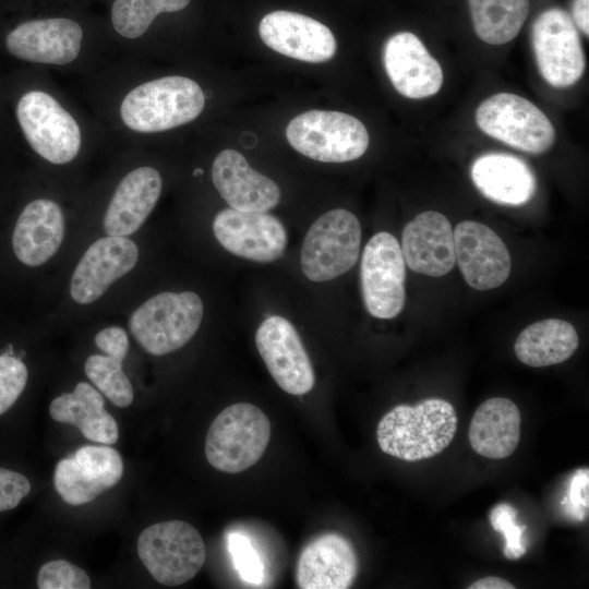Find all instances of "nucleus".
<instances>
[{
    "instance_id": "obj_1",
    "label": "nucleus",
    "mask_w": 589,
    "mask_h": 589,
    "mask_svg": "<svg viewBox=\"0 0 589 589\" xmlns=\"http://www.w3.org/2000/svg\"><path fill=\"white\" fill-rule=\"evenodd\" d=\"M452 404L429 398L416 406L398 405L380 420L376 440L387 455L405 461H419L441 454L457 430Z\"/></svg>"
},
{
    "instance_id": "obj_2",
    "label": "nucleus",
    "mask_w": 589,
    "mask_h": 589,
    "mask_svg": "<svg viewBox=\"0 0 589 589\" xmlns=\"http://www.w3.org/2000/svg\"><path fill=\"white\" fill-rule=\"evenodd\" d=\"M205 95L200 85L171 75L144 83L123 99L120 115L137 132H160L188 123L202 112Z\"/></svg>"
},
{
    "instance_id": "obj_3",
    "label": "nucleus",
    "mask_w": 589,
    "mask_h": 589,
    "mask_svg": "<svg viewBox=\"0 0 589 589\" xmlns=\"http://www.w3.org/2000/svg\"><path fill=\"white\" fill-rule=\"evenodd\" d=\"M271 438V422L256 406L237 402L219 412L205 438L211 466L226 473H239L255 465Z\"/></svg>"
},
{
    "instance_id": "obj_4",
    "label": "nucleus",
    "mask_w": 589,
    "mask_h": 589,
    "mask_svg": "<svg viewBox=\"0 0 589 589\" xmlns=\"http://www.w3.org/2000/svg\"><path fill=\"white\" fill-rule=\"evenodd\" d=\"M203 312V302L195 292H163L133 312L129 327L144 350L164 356L190 341L201 325Z\"/></svg>"
},
{
    "instance_id": "obj_5",
    "label": "nucleus",
    "mask_w": 589,
    "mask_h": 589,
    "mask_svg": "<svg viewBox=\"0 0 589 589\" xmlns=\"http://www.w3.org/2000/svg\"><path fill=\"white\" fill-rule=\"evenodd\" d=\"M136 548L140 560L153 578L166 586L189 581L206 560V546L200 532L182 520L147 527L139 536Z\"/></svg>"
},
{
    "instance_id": "obj_6",
    "label": "nucleus",
    "mask_w": 589,
    "mask_h": 589,
    "mask_svg": "<svg viewBox=\"0 0 589 589\" xmlns=\"http://www.w3.org/2000/svg\"><path fill=\"white\" fill-rule=\"evenodd\" d=\"M289 144L322 163H346L361 157L369 146L364 124L339 111L310 110L294 117L286 129Z\"/></svg>"
},
{
    "instance_id": "obj_7",
    "label": "nucleus",
    "mask_w": 589,
    "mask_h": 589,
    "mask_svg": "<svg viewBox=\"0 0 589 589\" xmlns=\"http://www.w3.org/2000/svg\"><path fill=\"white\" fill-rule=\"evenodd\" d=\"M361 225L351 212L335 208L320 216L309 228L301 249V268L312 281L332 280L358 261Z\"/></svg>"
},
{
    "instance_id": "obj_8",
    "label": "nucleus",
    "mask_w": 589,
    "mask_h": 589,
    "mask_svg": "<svg viewBox=\"0 0 589 589\" xmlns=\"http://www.w3.org/2000/svg\"><path fill=\"white\" fill-rule=\"evenodd\" d=\"M476 120L482 132L522 152L541 154L555 141V130L542 110L515 94L498 93L485 99Z\"/></svg>"
},
{
    "instance_id": "obj_9",
    "label": "nucleus",
    "mask_w": 589,
    "mask_h": 589,
    "mask_svg": "<svg viewBox=\"0 0 589 589\" xmlns=\"http://www.w3.org/2000/svg\"><path fill=\"white\" fill-rule=\"evenodd\" d=\"M16 117L31 147L52 164L73 160L81 147L74 118L49 94L31 91L16 107Z\"/></svg>"
},
{
    "instance_id": "obj_10",
    "label": "nucleus",
    "mask_w": 589,
    "mask_h": 589,
    "mask_svg": "<svg viewBox=\"0 0 589 589\" xmlns=\"http://www.w3.org/2000/svg\"><path fill=\"white\" fill-rule=\"evenodd\" d=\"M360 279L363 302L372 316L388 320L401 312L406 300V263L392 233L377 232L368 241Z\"/></svg>"
},
{
    "instance_id": "obj_11",
    "label": "nucleus",
    "mask_w": 589,
    "mask_h": 589,
    "mask_svg": "<svg viewBox=\"0 0 589 589\" xmlns=\"http://www.w3.org/2000/svg\"><path fill=\"white\" fill-rule=\"evenodd\" d=\"M532 46L542 77L554 87L575 84L585 71V55L574 21L563 10L542 12L532 25Z\"/></svg>"
},
{
    "instance_id": "obj_12",
    "label": "nucleus",
    "mask_w": 589,
    "mask_h": 589,
    "mask_svg": "<svg viewBox=\"0 0 589 589\" xmlns=\"http://www.w3.org/2000/svg\"><path fill=\"white\" fill-rule=\"evenodd\" d=\"M255 344L269 374L288 394L312 390L315 374L312 362L294 326L285 317L273 315L259 326Z\"/></svg>"
},
{
    "instance_id": "obj_13",
    "label": "nucleus",
    "mask_w": 589,
    "mask_h": 589,
    "mask_svg": "<svg viewBox=\"0 0 589 589\" xmlns=\"http://www.w3.org/2000/svg\"><path fill=\"white\" fill-rule=\"evenodd\" d=\"M213 230L227 251L249 261L273 262L286 251V229L275 216L266 212L225 208L215 216Z\"/></svg>"
},
{
    "instance_id": "obj_14",
    "label": "nucleus",
    "mask_w": 589,
    "mask_h": 589,
    "mask_svg": "<svg viewBox=\"0 0 589 589\" xmlns=\"http://www.w3.org/2000/svg\"><path fill=\"white\" fill-rule=\"evenodd\" d=\"M122 473L123 461L115 448L86 445L57 464L53 484L67 504L80 506L115 486Z\"/></svg>"
},
{
    "instance_id": "obj_15",
    "label": "nucleus",
    "mask_w": 589,
    "mask_h": 589,
    "mask_svg": "<svg viewBox=\"0 0 589 589\" xmlns=\"http://www.w3.org/2000/svg\"><path fill=\"white\" fill-rule=\"evenodd\" d=\"M455 259L466 283L477 290L503 285L512 269L509 252L486 225L464 220L454 230Z\"/></svg>"
},
{
    "instance_id": "obj_16",
    "label": "nucleus",
    "mask_w": 589,
    "mask_h": 589,
    "mask_svg": "<svg viewBox=\"0 0 589 589\" xmlns=\"http://www.w3.org/2000/svg\"><path fill=\"white\" fill-rule=\"evenodd\" d=\"M259 34L273 50L301 61L330 60L337 49L335 36L323 23L290 11H274L260 22Z\"/></svg>"
},
{
    "instance_id": "obj_17",
    "label": "nucleus",
    "mask_w": 589,
    "mask_h": 589,
    "mask_svg": "<svg viewBox=\"0 0 589 589\" xmlns=\"http://www.w3.org/2000/svg\"><path fill=\"white\" fill-rule=\"evenodd\" d=\"M139 250L127 237L107 236L86 250L70 284L72 299L80 304L96 301L109 286L137 263Z\"/></svg>"
},
{
    "instance_id": "obj_18",
    "label": "nucleus",
    "mask_w": 589,
    "mask_h": 589,
    "mask_svg": "<svg viewBox=\"0 0 589 589\" xmlns=\"http://www.w3.org/2000/svg\"><path fill=\"white\" fill-rule=\"evenodd\" d=\"M383 62L393 86L408 98L432 96L443 84L441 65L412 33L390 36L384 45Z\"/></svg>"
},
{
    "instance_id": "obj_19",
    "label": "nucleus",
    "mask_w": 589,
    "mask_h": 589,
    "mask_svg": "<svg viewBox=\"0 0 589 589\" xmlns=\"http://www.w3.org/2000/svg\"><path fill=\"white\" fill-rule=\"evenodd\" d=\"M400 249L406 265L425 276H444L456 262L452 225L434 211L423 212L406 225Z\"/></svg>"
},
{
    "instance_id": "obj_20",
    "label": "nucleus",
    "mask_w": 589,
    "mask_h": 589,
    "mask_svg": "<svg viewBox=\"0 0 589 589\" xmlns=\"http://www.w3.org/2000/svg\"><path fill=\"white\" fill-rule=\"evenodd\" d=\"M83 31L70 19L27 21L11 31L5 45L15 57L31 62L67 64L81 49Z\"/></svg>"
},
{
    "instance_id": "obj_21",
    "label": "nucleus",
    "mask_w": 589,
    "mask_h": 589,
    "mask_svg": "<svg viewBox=\"0 0 589 589\" xmlns=\"http://www.w3.org/2000/svg\"><path fill=\"white\" fill-rule=\"evenodd\" d=\"M212 179L220 196L238 211L267 212L280 201L279 187L250 167L235 149H225L216 156Z\"/></svg>"
},
{
    "instance_id": "obj_22",
    "label": "nucleus",
    "mask_w": 589,
    "mask_h": 589,
    "mask_svg": "<svg viewBox=\"0 0 589 589\" xmlns=\"http://www.w3.org/2000/svg\"><path fill=\"white\" fill-rule=\"evenodd\" d=\"M357 573L358 557L350 541L337 533H325L302 550L296 578L302 589H346Z\"/></svg>"
},
{
    "instance_id": "obj_23",
    "label": "nucleus",
    "mask_w": 589,
    "mask_h": 589,
    "mask_svg": "<svg viewBox=\"0 0 589 589\" xmlns=\"http://www.w3.org/2000/svg\"><path fill=\"white\" fill-rule=\"evenodd\" d=\"M64 236L60 206L46 199L27 204L19 216L12 235L16 257L27 266L46 263L59 249Z\"/></svg>"
},
{
    "instance_id": "obj_24",
    "label": "nucleus",
    "mask_w": 589,
    "mask_h": 589,
    "mask_svg": "<svg viewBox=\"0 0 589 589\" xmlns=\"http://www.w3.org/2000/svg\"><path fill=\"white\" fill-rule=\"evenodd\" d=\"M161 177L152 167L129 172L119 183L104 218L108 236L128 237L134 233L154 209L161 192Z\"/></svg>"
},
{
    "instance_id": "obj_25",
    "label": "nucleus",
    "mask_w": 589,
    "mask_h": 589,
    "mask_svg": "<svg viewBox=\"0 0 589 589\" xmlns=\"http://www.w3.org/2000/svg\"><path fill=\"white\" fill-rule=\"evenodd\" d=\"M470 175L483 196L502 205H524L536 193L533 171L526 161L509 154L479 156L471 165Z\"/></svg>"
},
{
    "instance_id": "obj_26",
    "label": "nucleus",
    "mask_w": 589,
    "mask_h": 589,
    "mask_svg": "<svg viewBox=\"0 0 589 589\" xmlns=\"http://www.w3.org/2000/svg\"><path fill=\"white\" fill-rule=\"evenodd\" d=\"M521 414L508 398L483 401L470 421L468 437L472 449L486 458L504 459L517 448L520 440Z\"/></svg>"
},
{
    "instance_id": "obj_27",
    "label": "nucleus",
    "mask_w": 589,
    "mask_h": 589,
    "mask_svg": "<svg viewBox=\"0 0 589 589\" xmlns=\"http://www.w3.org/2000/svg\"><path fill=\"white\" fill-rule=\"evenodd\" d=\"M104 404L98 390L80 382L72 393H63L51 401L49 413L57 422L75 425L87 440L112 445L119 438L118 424Z\"/></svg>"
},
{
    "instance_id": "obj_28",
    "label": "nucleus",
    "mask_w": 589,
    "mask_h": 589,
    "mask_svg": "<svg viewBox=\"0 0 589 589\" xmlns=\"http://www.w3.org/2000/svg\"><path fill=\"white\" fill-rule=\"evenodd\" d=\"M96 346L105 353L93 354L85 361L84 370L93 384L117 407L125 408L133 401V387L122 370L129 350V338L119 326L97 333Z\"/></svg>"
},
{
    "instance_id": "obj_29",
    "label": "nucleus",
    "mask_w": 589,
    "mask_h": 589,
    "mask_svg": "<svg viewBox=\"0 0 589 589\" xmlns=\"http://www.w3.org/2000/svg\"><path fill=\"white\" fill-rule=\"evenodd\" d=\"M579 344L576 328L567 321L548 318L534 322L518 335L516 357L533 368L558 364L569 359Z\"/></svg>"
},
{
    "instance_id": "obj_30",
    "label": "nucleus",
    "mask_w": 589,
    "mask_h": 589,
    "mask_svg": "<svg viewBox=\"0 0 589 589\" xmlns=\"http://www.w3.org/2000/svg\"><path fill=\"white\" fill-rule=\"evenodd\" d=\"M474 31L491 45L514 39L528 13L529 0H468Z\"/></svg>"
},
{
    "instance_id": "obj_31",
    "label": "nucleus",
    "mask_w": 589,
    "mask_h": 589,
    "mask_svg": "<svg viewBox=\"0 0 589 589\" xmlns=\"http://www.w3.org/2000/svg\"><path fill=\"white\" fill-rule=\"evenodd\" d=\"M189 3L190 0H116L111 20L118 34L130 39L137 38L159 13L180 11Z\"/></svg>"
},
{
    "instance_id": "obj_32",
    "label": "nucleus",
    "mask_w": 589,
    "mask_h": 589,
    "mask_svg": "<svg viewBox=\"0 0 589 589\" xmlns=\"http://www.w3.org/2000/svg\"><path fill=\"white\" fill-rule=\"evenodd\" d=\"M489 518L492 528L504 536V556L508 560L524 556L527 549L522 536L527 526L517 525V510L507 503H500L491 509Z\"/></svg>"
},
{
    "instance_id": "obj_33",
    "label": "nucleus",
    "mask_w": 589,
    "mask_h": 589,
    "mask_svg": "<svg viewBox=\"0 0 589 589\" xmlns=\"http://www.w3.org/2000/svg\"><path fill=\"white\" fill-rule=\"evenodd\" d=\"M37 586L39 589H88L91 579L81 567L65 560H53L40 567Z\"/></svg>"
},
{
    "instance_id": "obj_34",
    "label": "nucleus",
    "mask_w": 589,
    "mask_h": 589,
    "mask_svg": "<svg viewBox=\"0 0 589 589\" xmlns=\"http://www.w3.org/2000/svg\"><path fill=\"white\" fill-rule=\"evenodd\" d=\"M228 549L241 578L249 584L260 585L264 577V566L250 539L231 532L228 534Z\"/></svg>"
},
{
    "instance_id": "obj_35",
    "label": "nucleus",
    "mask_w": 589,
    "mask_h": 589,
    "mask_svg": "<svg viewBox=\"0 0 589 589\" xmlns=\"http://www.w3.org/2000/svg\"><path fill=\"white\" fill-rule=\"evenodd\" d=\"M27 376V369L20 359L0 354V414L9 410L23 393Z\"/></svg>"
},
{
    "instance_id": "obj_36",
    "label": "nucleus",
    "mask_w": 589,
    "mask_h": 589,
    "mask_svg": "<svg viewBox=\"0 0 589 589\" xmlns=\"http://www.w3.org/2000/svg\"><path fill=\"white\" fill-rule=\"evenodd\" d=\"M29 491L31 483L25 476L0 468V513L15 508Z\"/></svg>"
},
{
    "instance_id": "obj_37",
    "label": "nucleus",
    "mask_w": 589,
    "mask_h": 589,
    "mask_svg": "<svg viewBox=\"0 0 589 589\" xmlns=\"http://www.w3.org/2000/svg\"><path fill=\"white\" fill-rule=\"evenodd\" d=\"M588 469L577 470L570 479L568 496L562 502L567 505L569 514L577 520L582 521L588 514Z\"/></svg>"
},
{
    "instance_id": "obj_38",
    "label": "nucleus",
    "mask_w": 589,
    "mask_h": 589,
    "mask_svg": "<svg viewBox=\"0 0 589 589\" xmlns=\"http://www.w3.org/2000/svg\"><path fill=\"white\" fill-rule=\"evenodd\" d=\"M573 16L576 25L585 33L589 35V0H574L573 3Z\"/></svg>"
},
{
    "instance_id": "obj_39",
    "label": "nucleus",
    "mask_w": 589,
    "mask_h": 589,
    "mask_svg": "<svg viewBox=\"0 0 589 589\" xmlns=\"http://www.w3.org/2000/svg\"><path fill=\"white\" fill-rule=\"evenodd\" d=\"M468 588L469 589H514L515 586L501 577L488 576L472 582L470 586H468Z\"/></svg>"
},
{
    "instance_id": "obj_40",
    "label": "nucleus",
    "mask_w": 589,
    "mask_h": 589,
    "mask_svg": "<svg viewBox=\"0 0 589 589\" xmlns=\"http://www.w3.org/2000/svg\"><path fill=\"white\" fill-rule=\"evenodd\" d=\"M202 173H203L202 169H195L194 171V176L202 175Z\"/></svg>"
}]
</instances>
